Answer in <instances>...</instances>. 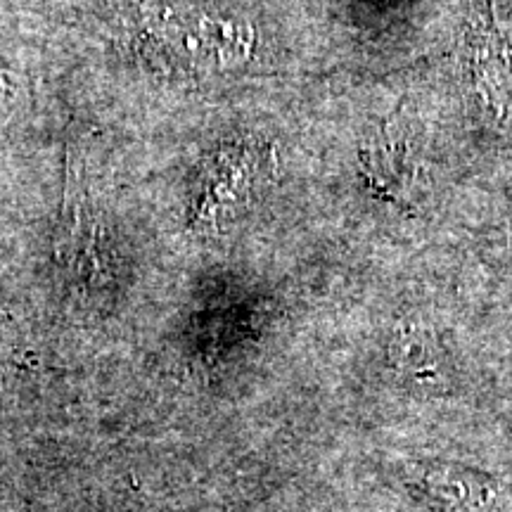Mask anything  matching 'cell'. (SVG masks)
<instances>
[{
	"instance_id": "1",
	"label": "cell",
	"mask_w": 512,
	"mask_h": 512,
	"mask_svg": "<svg viewBox=\"0 0 512 512\" xmlns=\"http://www.w3.org/2000/svg\"><path fill=\"white\" fill-rule=\"evenodd\" d=\"M425 489L441 512H512V482L463 467H432Z\"/></svg>"
}]
</instances>
